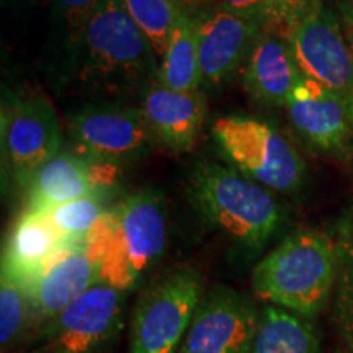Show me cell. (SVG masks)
Returning <instances> with one entry per match:
<instances>
[{
    "instance_id": "52a82bcc",
    "label": "cell",
    "mask_w": 353,
    "mask_h": 353,
    "mask_svg": "<svg viewBox=\"0 0 353 353\" xmlns=\"http://www.w3.org/2000/svg\"><path fill=\"white\" fill-rule=\"evenodd\" d=\"M201 298V276L192 268H179L152 283L132 312L130 353H175Z\"/></svg>"
},
{
    "instance_id": "ac0fdd59",
    "label": "cell",
    "mask_w": 353,
    "mask_h": 353,
    "mask_svg": "<svg viewBox=\"0 0 353 353\" xmlns=\"http://www.w3.org/2000/svg\"><path fill=\"white\" fill-rule=\"evenodd\" d=\"M64 250H68V242L50 218L43 211L26 210L8 236L2 273L28 285Z\"/></svg>"
},
{
    "instance_id": "484cf974",
    "label": "cell",
    "mask_w": 353,
    "mask_h": 353,
    "mask_svg": "<svg viewBox=\"0 0 353 353\" xmlns=\"http://www.w3.org/2000/svg\"><path fill=\"white\" fill-rule=\"evenodd\" d=\"M103 2L105 0H51L52 20L64 30L69 43L74 44Z\"/></svg>"
},
{
    "instance_id": "ba28073f",
    "label": "cell",
    "mask_w": 353,
    "mask_h": 353,
    "mask_svg": "<svg viewBox=\"0 0 353 353\" xmlns=\"http://www.w3.org/2000/svg\"><path fill=\"white\" fill-rule=\"evenodd\" d=\"M125 290L100 280L50 321L46 353H99L121 324Z\"/></svg>"
},
{
    "instance_id": "603a6c76",
    "label": "cell",
    "mask_w": 353,
    "mask_h": 353,
    "mask_svg": "<svg viewBox=\"0 0 353 353\" xmlns=\"http://www.w3.org/2000/svg\"><path fill=\"white\" fill-rule=\"evenodd\" d=\"M221 7L255 21L285 38L286 30L291 25L306 0H218Z\"/></svg>"
},
{
    "instance_id": "f546056e",
    "label": "cell",
    "mask_w": 353,
    "mask_h": 353,
    "mask_svg": "<svg viewBox=\"0 0 353 353\" xmlns=\"http://www.w3.org/2000/svg\"><path fill=\"white\" fill-rule=\"evenodd\" d=\"M34 353H43V352H34Z\"/></svg>"
},
{
    "instance_id": "7a4b0ae2",
    "label": "cell",
    "mask_w": 353,
    "mask_h": 353,
    "mask_svg": "<svg viewBox=\"0 0 353 353\" xmlns=\"http://www.w3.org/2000/svg\"><path fill=\"white\" fill-rule=\"evenodd\" d=\"M167 245V214L154 190L134 193L107 211L85 241L87 252L101 267V280L130 290Z\"/></svg>"
},
{
    "instance_id": "2e32d148",
    "label": "cell",
    "mask_w": 353,
    "mask_h": 353,
    "mask_svg": "<svg viewBox=\"0 0 353 353\" xmlns=\"http://www.w3.org/2000/svg\"><path fill=\"white\" fill-rule=\"evenodd\" d=\"M244 69V85L252 99L272 107H286L301 77L286 38L260 30Z\"/></svg>"
},
{
    "instance_id": "ffe728a7",
    "label": "cell",
    "mask_w": 353,
    "mask_h": 353,
    "mask_svg": "<svg viewBox=\"0 0 353 353\" xmlns=\"http://www.w3.org/2000/svg\"><path fill=\"white\" fill-rule=\"evenodd\" d=\"M252 353H321V343L307 319L268 304L260 311Z\"/></svg>"
},
{
    "instance_id": "d4e9b609",
    "label": "cell",
    "mask_w": 353,
    "mask_h": 353,
    "mask_svg": "<svg viewBox=\"0 0 353 353\" xmlns=\"http://www.w3.org/2000/svg\"><path fill=\"white\" fill-rule=\"evenodd\" d=\"M339 267L335 280V322L345 345L353 352V237L337 242Z\"/></svg>"
},
{
    "instance_id": "3957f363",
    "label": "cell",
    "mask_w": 353,
    "mask_h": 353,
    "mask_svg": "<svg viewBox=\"0 0 353 353\" xmlns=\"http://www.w3.org/2000/svg\"><path fill=\"white\" fill-rule=\"evenodd\" d=\"M79 77L97 90L123 92L157 77L151 43L123 0H105L72 44Z\"/></svg>"
},
{
    "instance_id": "4fadbf2b",
    "label": "cell",
    "mask_w": 353,
    "mask_h": 353,
    "mask_svg": "<svg viewBox=\"0 0 353 353\" xmlns=\"http://www.w3.org/2000/svg\"><path fill=\"white\" fill-rule=\"evenodd\" d=\"M117 179V165L81 154H57L43 165L28 187V208L48 211L64 203L99 195Z\"/></svg>"
},
{
    "instance_id": "cb8c5ba5",
    "label": "cell",
    "mask_w": 353,
    "mask_h": 353,
    "mask_svg": "<svg viewBox=\"0 0 353 353\" xmlns=\"http://www.w3.org/2000/svg\"><path fill=\"white\" fill-rule=\"evenodd\" d=\"M33 314L26 285L10 275L2 273L0 285V342L10 345L28 325Z\"/></svg>"
},
{
    "instance_id": "44dd1931",
    "label": "cell",
    "mask_w": 353,
    "mask_h": 353,
    "mask_svg": "<svg viewBox=\"0 0 353 353\" xmlns=\"http://www.w3.org/2000/svg\"><path fill=\"white\" fill-rule=\"evenodd\" d=\"M125 6L139 26L141 32L151 43L161 61L165 54L167 44L180 17L187 12L182 0H123Z\"/></svg>"
},
{
    "instance_id": "5b68a950",
    "label": "cell",
    "mask_w": 353,
    "mask_h": 353,
    "mask_svg": "<svg viewBox=\"0 0 353 353\" xmlns=\"http://www.w3.org/2000/svg\"><path fill=\"white\" fill-rule=\"evenodd\" d=\"M211 131L224 156L254 182L283 193L301 187L306 170L303 159L272 125L255 118L223 117Z\"/></svg>"
},
{
    "instance_id": "7c38bea8",
    "label": "cell",
    "mask_w": 353,
    "mask_h": 353,
    "mask_svg": "<svg viewBox=\"0 0 353 353\" xmlns=\"http://www.w3.org/2000/svg\"><path fill=\"white\" fill-rule=\"evenodd\" d=\"M286 108L294 130L312 145L329 152L352 151L353 114L327 87L301 74Z\"/></svg>"
},
{
    "instance_id": "8fae6325",
    "label": "cell",
    "mask_w": 353,
    "mask_h": 353,
    "mask_svg": "<svg viewBox=\"0 0 353 353\" xmlns=\"http://www.w3.org/2000/svg\"><path fill=\"white\" fill-rule=\"evenodd\" d=\"M2 139L8 167L20 183L28 185L61 148L59 117L51 101L39 97L15 101L3 114Z\"/></svg>"
},
{
    "instance_id": "8992f818",
    "label": "cell",
    "mask_w": 353,
    "mask_h": 353,
    "mask_svg": "<svg viewBox=\"0 0 353 353\" xmlns=\"http://www.w3.org/2000/svg\"><path fill=\"white\" fill-rule=\"evenodd\" d=\"M285 38L303 76L337 94L353 114V54L337 13L322 0H306Z\"/></svg>"
},
{
    "instance_id": "83f0119b",
    "label": "cell",
    "mask_w": 353,
    "mask_h": 353,
    "mask_svg": "<svg viewBox=\"0 0 353 353\" xmlns=\"http://www.w3.org/2000/svg\"><path fill=\"white\" fill-rule=\"evenodd\" d=\"M342 26H343V32H345L348 46H350L352 54H353V13H343V19H342Z\"/></svg>"
},
{
    "instance_id": "6da1fadb",
    "label": "cell",
    "mask_w": 353,
    "mask_h": 353,
    "mask_svg": "<svg viewBox=\"0 0 353 353\" xmlns=\"http://www.w3.org/2000/svg\"><path fill=\"white\" fill-rule=\"evenodd\" d=\"M339 250L327 234H291L263 257L252 273L259 298L304 319L327 306L337 280Z\"/></svg>"
},
{
    "instance_id": "7402d4cb",
    "label": "cell",
    "mask_w": 353,
    "mask_h": 353,
    "mask_svg": "<svg viewBox=\"0 0 353 353\" xmlns=\"http://www.w3.org/2000/svg\"><path fill=\"white\" fill-rule=\"evenodd\" d=\"M54 224V228L59 231L61 236L68 244L79 241H87L88 234L94 231V228L99 224V221L107 213L103 208L100 193L74 200L64 205L54 206V208L43 211Z\"/></svg>"
},
{
    "instance_id": "9a60e30c",
    "label": "cell",
    "mask_w": 353,
    "mask_h": 353,
    "mask_svg": "<svg viewBox=\"0 0 353 353\" xmlns=\"http://www.w3.org/2000/svg\"><path fill=\"white\" fill-rule=\"evenodd\" d=\"M101 267L82 249H68L26 285L33 314L39 321H51L74 299L99 283Z\"/></svg>"
},
{
    "instance_id": "f1b7e54d",
    "label": "cell",
    "mask_w": 353,
    "mask_h": 353,
    "mask_svg": "<svg viewBox=\"0 0 353 353\" xmlns=\"http://www.w3.org/2000/svg\"><path fill=\"white\" fill-rule=\"evenodd\" d=\"M348 234H350V236L353 237V213H352V218H350V232H348Z\"/></svg>"
},
{
    "instance_id": "30bf717a",
    "label": "cell",
    "mask_w": 353,
    "mask_h": 353,
    "mask_svg": "<svg viewBox=\"0 0 353 353\" xmlns=\"http://www.w3.org/2000/svg\"><path fill=\"white\" fill-rule=\"evenodd\" d=\"M68 132L77 154L103 162L138 156L156 139L141 108L94 107L74 114Z\"/></svg>"
},
{
    "instance_id": "277c9868",
    "label": "cell",
    "mask_w": 353,
    "mask_h": 353,
    "mask_svg": "<svg viewBox=\"0 0 353 353\" xmlns=\"http://www.w3.org/2000/svg\"><path fill=\"white\" fill-rule=\"evenodd\" d=\"M190 195L203 218L249 249H260L281 223L280 206L252 179L216 164H201Z\"/></svg>"
},
{
    "instance_id": "e0dca14e",
    "label": "cell",
    "mask_w": 353,
    "mask_h": 353,
    "mask_svg": "<svg viewBox=\"0 0 353 353\" xmlns=\"http://www.w3.org/2000/svg\"><path fill=\"white\" fill-rule=\"evenodd\" d=\"M141 110L156 139L172 151H188L195 145L206 112L198 90L176 92L161 83L145 90Z\"/></svg>"
},
{
    "instance_id": "9c48e42d",
    "label": "cell",
    "mask_w": 353,
    "mask_h": 353,
    "mask_svg": "<svg viewBox=\"0 0 353 353\" xmlns=\"http://www.w3.org/2000/svg\"><path fill=\"white\" fill-rule=\"evenodd\" d=\"M260 312L252 299L213 288L198 304L180 353H252Z\"/></svg>"
},
{
    "instance_id": "4316f807",
    "label": "cell",
    "mask_w": 353,
    "mask_h": 353,
    "mask_svg": "<svg viewBox=\"0 0 353 353\" xmlns=\"http://www.w3.org/2000/svg\"><path fill=\"white\" fill-rule=\"evenodd\" d=\"M183 6L187 7L188 12H192L193 15H198V13H203L206 12L205 8L210 6L213 0H182Z\"/></svg>"
},
{
    "instance_id": "5bb4252c",
    "label": "cell",
    "mask_w": 353,
    "mask_h": 353,
    "mask_svg": "<svg viewBox=\"0 0 353 353\" xmlns=\"http://www.w3.org/2000/svg\"><path fill=\"white\" fill-rule=\"evenodd\" d=\"M201 85H218L236 72L262 30L255 21L219 7L196 15Z\"/></svg>"
},
{
    "instance_id": "d6986e66",
    "label": "cell",
    "mask_w": 353,
    "mask_h": 353,
    "mask_svg": "<svg viewBox=\"0 0 353 353\" xmlns=\"http://www.w3.org/2000/svg\"><path fill=\"white\" fill-rule=\"evenodd\" d=\"M157 83L176 92H196L201 87L198 23L192 12L180 17L170 34L165 54L159 63Z\"/></svg>"
}]
</instances>
